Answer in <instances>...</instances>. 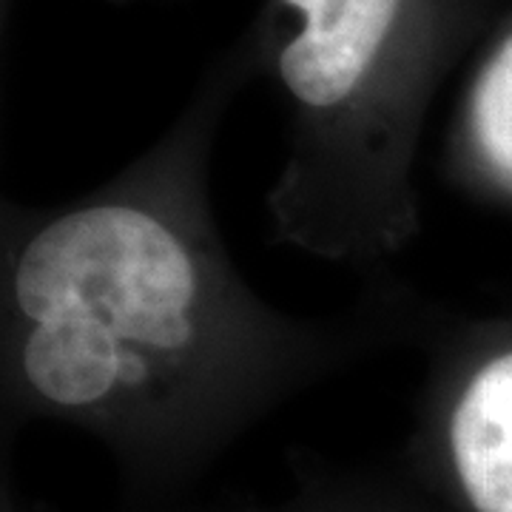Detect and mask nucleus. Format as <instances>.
<instances>
[{
  "label": "nucleus",
  "instance_id": "obj_3",
  "mask_svg": "<svg viewBox=\"0 0 512 512\" xmlns=\"http://www.w3.org/2000/svg\"><path fill=\"white\" fill-rule=\"evenodd\" d=\"M299 12V32L279 52V77L308 114L322 123L311 146L288 157L282 180L305 174L325 151L336 120H353L393 43L402 15V0H282Z\"/></svg>",
  "mask_w": 512,
  "mask_h": 512
},
{
  "label": "nucleus",
  "instance_id": "obj_1",
  "mask_svg": "<svg viewBox=\"0 0 512 512\" xmlns=\"http://www.w3.org/2000/svg\"><path fill=\"white\" fill-rule=\"evenodd\" d=\"M353 345L251 291L194 151L154 154L69 205L6 211V419L69 421L131 458H185Z\"/></svg>",
  "mask_w": 512,
  "mask_h": 512
},
{
  "label": "nucleus",
  "instance_id": "obj_4",
  "mask_svg": "<svg viewBox=\"0 0 512 512\" xmlns=\"http://www.w3.org/2000/svg\"><path fill=\"white\" fill-rule=\"evenodd\" d=\"M464 154L478 185L512 200V35L495 49L473 86Z\"/></svg>",
  "mask_w": 512,
  "mask_h": 512
},
{
  "label": "nucleus",
  "instance_id": "obj_2",
  "mask_svg": "<svg viewBox=\"0 0 512 512\" xmlns=\"http://www.w3.org/2000/svg\"><path fill=\"white\" fill-rule=\"evenodd\" d=\"M421 441L467 512H512V342L441 359Z\"/></svg>",
  "mask_w": 512,
  "mask_h": 512
}]
</instances>
